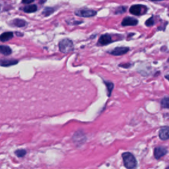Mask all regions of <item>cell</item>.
I'll use <instances>...</instances> for the list:
<instances>
[{
  "label": "cell",
  "mask_w": 169,
  "mask_h": 169,
  "mask_svg": "<svg viewBox=\"0 0 169 169\" xmlns=\"http://www.w3.org/2000/svg\"><path fill=\"white\" fill-rule=\"evenodd\" d=\"M151 1H153V2H160V1H163V0H151Z\"/></svg>",
  "instance_id": "22"
},
{
  "label": "cell",
  "mask_w": 169,
  "mask_h": 169,
  "mask_svg": "<svg viewBox=\"0 0 169 169\" xmlns=\"http://www.w3.org/2000/svg\"><path fill=\"white\" fill-rule=\"evenodd\" d=\"M23 10L25 12L28 13H34L37 11V6L36 5H30V6H26L24 7Z\"/></svg>",
  "instance_id": "13"
},
{
  "label": "cell",
  "mask_w": 169,
  "mask_h": 169,
  "mask_svg": "<svg viewBox=\"0 0 169 169\" xmlns=\"http://www.w3.org/2000/svg\"><path fill=\"white\" fill-rule=\"evenodd\" d=\"M54 11V10H53L51 7H46L44 11H43V14L45 15V16H48L51 15L52 13Z\"/></svg>",
  "instance_id": "18"
},
{
  "label": "cell",
  "mask_w": 169,
  "mask_h": 169,
  "mask_svg": "<svg viewBox=\"0 0 169 169\" xmlns=\"http://www.w3.org/2000/svg\"><path fill=\"white\" fill-rule=\"evenodd\" d=\"M13 23L15 26H18V27H23V26H25L26 24L25 21L23 20V19H15L13 21Z\"/></svg>",
  "instance_id": "14"
},
{
  "label": "cell",
  "mask_w": 169,
  "mask_h": 169,
  "mask_svg": "<svg viewBox=\"0 0 169 169\" xmlns=\"http://www.w3.org/2000/svg\"><path fill=\"white\" fill-rule=\"evenodd\" d=\"M13 37V33L12 32H6L0 35V41L7 42Z\"/></svg>",
  "instance_id": "11"
},
{
  "label": "cell",
  "mask_w": 169,
  "mask_h": 169,
  "mask_svg": "<svg viewBox=\"0 0 169 169\" xmlns=\"http://www.w3.org/2000/svg\"><path fill=\"white\" fill-rule=\"evenodd\" d=\"M126 9L125 7H118L116 10L115 11L116 14H121V13H123L126 11Z\"/></svg>",
  "instance_id": "20"
},
{
  "label": "cell",
  "mask_w": 169,
  "mask_h": 169,
  "mask_svg": "<svg viewBox=\"0 0 169 169\" xmlns=\"http://www.w3.org/2000/svg\"><path fill=\"white\" fill-rule=\"evenodd\" d=\"M75 15L81 17H92L96 15V11L88 9H82L75 11Z\"/></svg>",
  "instance_id": "3"
},
{
  "label": "cell",
  "mask_w": 169,
  "mask_h": 169,
  "mask_svg": "<svg viewBox=\"0 0 169 169\" xmlns=\"http://www.w3.org/2000/svg\"><path fill=\"white\" fill-rule=\"evenodd\" d=\"M0 52L5 56H9L12 53V50L7 46H0Z\"/></svg>",
  "instance_id": "12"
},
{
  "label": "cell",
  "mask_w": 169,
  "mask_h": 169,
  "mask_svg": "<svg viewBox=\"0 0 169 169\" xmlns=\"http://www.w3.org/2000/svg\"><path fill=\"white\" fill-rule=\"evenodd\" d=\"M168 127L163 128L159 132V137L163 140H167L168 139Z\"/></svg>",
  "instance_id": "10"
},
{
  "label": "cell",
  "mask_w": 169,
  "mask_h": 169,
  "mask_svg": "<svg viewBox=\"0 0 169 169\" xmlns=\"http://www.w3.org/2000/svg\"><path fill=\"white\" fill-rule=\"evenodd\" d=\"M18 63V61L16 60H7L3 59L0 60V65L3 67H9L11 65H16Z\"/></svg>",
  "instance_id": "9"
},
{
  "label": "cell",
  "mask_w": 169,
  "mask_h": 169,
  "mask_svg": "<svg viewBox=\"0 0 169 169\" xmlns=\"http://www.w3.org/2000/svg\"><path fill=\"white\" fill-rule=\"evenodd\" d=\"M104 83L106 84V86L107 87L108 95V96H110V95H111V93H112V90H113L114 84L112 82H110V81H104Z\"/></svg>",
  "instance_id": "15"
},
{
  "label": "cell",
  "mask_w": 169,
  "mask_h": 169,
  "mask_svg": "<svg viewBox=\"0 0 169 169\" xmlns=\"http://www.w3.org/2000/svg\"><path fill=\"white\" fill-rule=\"evenodd\" d=\"M59 48L61 52L64 53V54H68V53L73 50L74 45L73 42L71 40L65 38L60 42Z\"/></svg>",
  "instance_id": "2"
},
{
  "label": "cell",
  "mask_w": 169,
  "mask_h": 169,
  "mask_svg": "<svg viewBox=\"0 0 169 169\" xmlns=\"http://www.w3.org/2000/svg\"><path fill=\"white\" fill-rule=\"evenodd\" d=\"M15 155L18 157H23L26 153V151L25 149H18L15 152Z\"/></svg>",
  "instance_id": "17"
},
{
  "label": "cell",
  "mask_w": 169,
  "mask_h": 169,
  "mask_svg": "<svg viewBox=\"0 0 169 169\" xmlns=\"http://www.w3.org/2000/svg\"><path fill=\"white\" fill-rule=\"evenodd\" d=\"M161 106L164 108H168L169 107V99L168 96L164 97L161 101Z\"/></svg>",
  "instance_id": "16"
},
{
  "label": "cell",
  "mask_w": 169,
  "mask_h": 169,
  "mask_svg": "<svg viewBox=\"0 0 169 169\" xmlns=\"http://www.w3.org/2000/svg\"><path fill=\"white\" fill-rule=\"evenodd\" d=\"M167 153V149L164 147H156L154 151L155 157L156 159H160Z\"/></svg>",
  "instance_id": "6"
},
{
  "label": "cell",
  "mask_w": 169,
  "mask_h": 169,
  "mask_svg": "<svg viewBox=\"0 0 169 169\" xmlns=\"http://www.w3.org/2000/svg\"><path fill=\"white\" fill-rule=\"evenodd\" d=\"M112 42V37L109 34H104L102 35L99 40V44L101 46H104L106 44H108Z\"/></svg>",
  "instance_id": "8"
},
{
  "label": "cell",
  "mask_w": 169,
  "mask_h": 169,
  "mask_svg": "<svg viewBox=\"0 0 169 169\" xmlns=\"http://www.w3.org/2000/svg\"><path fill=\"white\" fill-rule=\"evenodd\" d=\"M34 1V0H22V2H23V3H25V4H29V3H33Z\"/></svg>",
  "instance_id": "21"
},
{
  "label": "cell",
  "mask_w": 169,
  "mask_h": 169,
  "mask_svg": "<svg viewBox=\"0 0 169 169\" xmlns=\"http://www.w3.org/2000/svg\"><path fill=\"white\" fill-rule=\"evenodd\" d=\"M154 24H155V20H154L153 17H151L149 19H148L145 22V25L147 26H151L154 25Z\"/></svg>",
  "instance_id": "19"
},
{
  "label": "cell",
  "mask_w": 169,
  "mask_h": 169,
  "mask_svg": "<svg viewBox=\"0 0 169 169\" xmlns=\"http://www.w3.org/2000/svg\"><path fill=\"white\" fill-rule=\"evenodd\" d=\"M129 50H130V48L128 47H117L114 48L112 51H111L109 53L113 56H118L126 54L127 52H128Z\"/></svg>",
  "instance_id": "5"
},
{
  "label": "cell",
  "mask_w": 169,
  "mask_h": 169,
  "mask_svg": "<svg viewBox=\"0 0 169 169\" xmlns=\"http://www.w3.org/2000/svg\"><path fill=\"white\" fill-rule=\"evenodd\" d=\"M143 10H147V7L145 6L141 5H134L130 7V12L134 15H140L145 13L146 11H143Z\"/></svg>",
  "instance_id": "4"
},
{
  "label": "cell",
  "mask_w": 169,
  "mask_h": 169,
  "mask_svg": "<svg viewBox=\"0 0 169 169\" xmlns=\"http://www.w3.org/2000/svg\"><path fill=\"white\" fill-rule=\"evenodd\" d=\"M122 157L124 165L128 169H136L137 161L132 153H124L122 154Z\"/></svg>",
  "instance_id": "1"
},
{
  "label": "cell",
  "mask_w": 169,
  "mask_h": 169,
  "mask_svg": "<svg viewBox=\"0 0 169 169\" xmlns=\"http://www.w3.org/2000/svg\"><path fill=\"white\" fill-rule=\"evenodd\" d=\"M138 23V21L137 19L132 18L130 17H127L124 18L123 21L122 22V25L124 26H136Z\"/></svg>",
  "instance_id": "7"
},
{
  "label": "cell",
  "mask_w": 169,
  "mask_h": 169,
  "mask_svg": "<svg viewBox=\"0 0 169 169\" xmlns=\"http://www.w3.org/2000/svg\"><path fill=\"white\" fill-rule=\"evenodd\" d=\"M0 9H1V5H0Z\"/></svg>",
  "instance_id": "23"
}]
</instances>
